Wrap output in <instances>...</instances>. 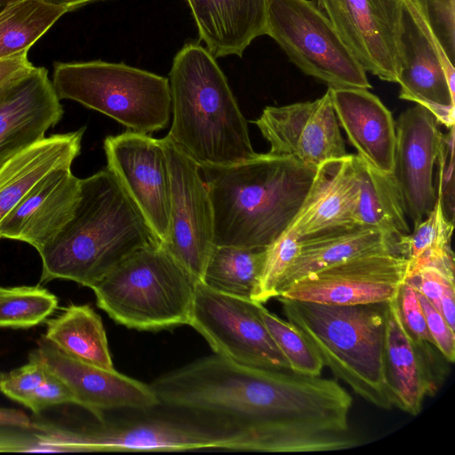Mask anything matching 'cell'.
<instances>
[{
	"mask_svg": "<svg viewBox=\"0 0 455 455\" xmlns=\"http://www.w3.org/2000/svg\"><path fill=\"white\" fill-rule=\"evenodd\" d=\"M0 427H12L21 429H33L35 425L22 411L0 407Z\"/></svg>",
	"mask_w": 455,
	"mask_h": 455,
	"instance_id": "cell-41",
	"label": "cell"
},
{
	"mask_svg": "<svg viewBox=\"0 0 455 455\" xmlns=\"http://www.w3.org/2000/svg\"><path fill=\"white\" fill-rule=\"evenodd\" d=\"M261 305L197 281L188 325L223 358L250 367L291 370L262 321Z\"/></svg>",
	"mask_w": 455,
	"mask_h": 455,
	"instance_id": "cell-9",
	"label": "cell"
},
{
	"mask_svg": "<svg viewBox=\"0 0 455 455\" xmlns=\"http://www.w3.org/2000/svg\"><path fill=\"white\" fill-rule=\"evenodd\" d=\"M299 241V237L288 228L266 247L264 263L252 300L264 304L278 297L280 281L298 253Z\"/></svg>",
	"mask_w": 455,
	"mask_h": 455,
	"instance_id": "cell-35",
	"label": "cell"
},
{
	"mask_svg": "<svg viewBox=\"0 0 455 455\" xmlns=\"http://www.w3.org/2000/svg\"><path fill=\"white\" fill-rule=\"evenodd\" d=\"M159 405L235 429L227 450L303 453L358 446L353 400L336 380L242 365L218 355L156 379Z\"/></svg>",
	"mask_w": 455,
	"mask_h": 455,
	"instance_id": "cell-1",
	"label": "cell"
},
{
	"mask_svg": "<svg viewBox=\"0 0 455 455\" xmlns=\"http://www.w3.org/2000/svg\"><path fill=\"white\" fill-rule=\"evenodd\" d=\"M398 48L399 98L423 106L447 129L454 126V65L415 0H403Z\"/></svg>",
	"mask_w": 455,
	"mask_h": 455,
	"instance_id": "cell-10",
	"label": "cell"
},
{
	"mask_svg": "<svg viewBox=\"0 0 455 455\" xmlns=\"http://www.w3.org/2000/svg\"><path fill=\"white\" fill-rule=\"evenodd\" d=\"M44 337L87 363L114 369L100 316L88 305H69L46 322Z\"/></svg>",
	"mask_w": 455,
	"mask_h": 455,
	"instance_id": "cell-28",
	"label": "cell"
},
{
	"mask_svg": "<svg viewBox=\"0 0 455 455\" xmlns=\"http://www.w3.org/2000/svg\"><path fill=\"white\" fill-rule=\"evenodd\" d=\"M359 198L355 212L357 225L377 228L399 239L410 233L400 190L392 173L379 172L355 155Z\"/></svg>",
	"mask_w": 455,
	"mask_h": 455,
	"instance_id": "cell-27",
	"label": "cell"
},
{
	"mask_svg": "<svg viewBox=\"0 0 455 455\" xmlns=\"http://www.w3.org/2000/svg\"><path fill=\"white\" fill-rule=\"evenodd\" d=\"M235 429L204 420L144 418L78 434L79 451L224 449Z\"/></svg>",
	"mask_w": 455,
	"mask_h": 455,
	"instance_id": "cell-18",
	"label": "cell"
},
{
	"mask_svg": "<svg viewBox=\"0 0 455 455\" xmlns=\"http://www.w3.org/2000/svg\"><path fill=\"white\" fill-rule=\"evenodd\" d=\"M409 261L395 252L360 255L312 272L279 297L333 305L385 303L394 299Z\"/></svg>",
	"mask_w": 455,
	"mask_h": 455,
	"instance_id": "cell-12",
	"label": "cell"
},
{
	"mask_svg": "<svg viewBox=\"0 0 455 455\" xmlns=\"http://www.w3.org/2000/svg\"><path fill=\"white\" fill-rule=\"evenodd\" d=\"M85 127L44 137L0 168V221L48 172L71 166L81 151Z\"/></svg>",
	"mask_w": 455,
	"mask_h": 455,
	"instance_id": "cell-26",
	"label": "cell"
},
{
	"mask_svg": "<svg viewBox=\"0 0 455 455\" xmlns=\"http://www.w3.org/2000/svg\"><path fill=\"white\" fill-rule=\"evenodd\" d=\"M259 313L272 339L287 360L290 369L304 375L320 376L324 367L323 363L303 334L290 322L283 321L269 312L263 304Z\"/></svg>",
	"mask_w": 455,
	"mask_h": 455,
	"instance_id": "cell-34",
	"label": "cell"
},
{
	"mask_svg": "<svg viewBox=\"0 0 455 455\" xmlns=\"http://www.w3.org/2000/svg\"><path fill=\"white\" fill-rule=\"evenodd\" d=\"M168 80L172 122L166 137L200 168L259 155L228 80L208 50L186 44L173 58Z\"/></svg>",
	"mask_w": 455,
	"mask_h": 455,
	"instance_id": "cell-4",
	"label": "cell"
},
{
	"mask_svg": "<svg viewBox=\"0 0 455 455\" xmlns=\"http://www.w3.org/2000/svg\"><path fill=\"white\" fill-rule=\"evenodd\" d=\"M68 11L45 0H15L0 10V60L28 53Z\"/></svg>",
	"mask_w": 455,
	"mask_h": 455,
	"instance_id": "cell-31",
	"label": "cell"
},
{
	"mask_svg": "<svg viewBox=\"0 0 455 455\" xmlns=\"http://www.w3.org/2000/svg\"><path fill=\"white\" fill-rule=\"evenodd\" d=\"M359 191L355 155L323 162L316 168L303 204L289 228L303 239L356 224Z\"/></svg>",
	"mask_w": 455,
	"mask_h": 455,
	"instance_id": "cell-21",
	"label": "cell"
},
{
	"mask_svg": "<svg viewBox=\"0 0 455 455\" xmlns=\"http://www.w3.org/2000/svg\"><path fill=\"white\" fill-rule=\"evenodd\" d=\"M28 361L62 380L71 390L75 404L102 421L103 411L114 409L147 410L159 405L150 385L81 361L60 350L44 336L28 355Z\"/></svg>",
	"mask_w": 455,
	"mask_h": 455,
	"instance_id": "cell-16",
	"label": "cell"
},
{
	"mask_svg": "<svg viewBox=\"0 0 455 455\" xmlns=\"http://www.w3.org/2000/svg\"><path fill=\"white\" fill-rule=\"evenodd\" d=\"M265 35L304 74L328 88L371 87L327 16L309 0H267Z\"/></svg>",
	"mask_w": 455,
	"mask_h": 455,
	"instance_id": "cell-8",
	"label": "cell"
},
{
	"mask_svg": "<svg viewBox=\"0 0 455 455\" xmlns=\"http://www.w3.org/2000/svg\"><path fill=\"white\" fill-rule=\"evenodd\" d=\"M46 2L66 9L68 12L79 8L86 4L99 0H45Z\"/></svg>",
	"mask_w": 455,
	"mask_h": 455,
	"instance_id": "cell-43",
	"label": "cell"
},
{
	"mask_svg": "<svg viewBox=\"0 0 455 455\" xmlns=\"http://www.w3.org/2000/svg\"><path fill=\"white\" fill-rule=\"evenodd\" d=\"M376 252L399 254L398 242L377 228L356 224L300 239L298 253L280 281L278 297L295 281L312 272Z\"/></svg>",
	"mask_w": 455,
	"mask_h": 455,
	"instance_id": "cell-24",
	"label": "cell"
},
{
	"mask_svg": "<svg viewBox=\"0 0 455 455\" xmlns=\"http://www.w3.org/2000/svg\"><path fill=\"white\" fill-rule=\"evenodd\" d=\"M196 282L157 242L132 253L92 290L116 323L160 331L188 324Z\"/></svg>",
	"mask_w": 455,
	"mask_h": 455,
	"instance_id": "cell-6",
	"label": "cell"
},
{
	"mask_svg": "<svg viewBox=\"0 0 455 455\" xmlns=\"http://www.w3.org/2000/svg\"><path fill=\"white\" fill-rule=\"evenodd\" d=\"M58 304L57 297L39 285L0 287V328L38 325L54 312Z\"/></svg>",
	"mask_w": 455,
	"mask_h": 455,
	"instance_id": "cell-33",
	"label": "cell"
},
{
	"mask_svg": "<svg viewBox=\"0 0 455 455\" xmlns=\"http://www.w3.org/2000/svg\"><path fill=\"white\" fill-rule=\"evenodd\" d=\"M171 179L169 230L161 243L196 280L201 281L214 245L213 210L200 167L166 136Z\"/></svg>",
	"mask_w": 455,
	"mask_h": 455,
	"instance_id": "cell-11",
	"label": "cell"
},
{
	"mask_svg": "<svg viewBox=\"0 0 455 455\" xmlns=\"http://www.w3.org/2000/svg\"><path fill=\"white\" fill-rule=\"evenodd\" d=\"M34 66L28 53L0 60V88L29 71Z\"/></svg>",
	"mask_w": 455,
	"mask_h": 455,
	"instance_id": "cell-40",
	"label": "cell"
},
{
	"mask_svg": "<svg viewBox=\"0 0 455 455\" xmlns=\"http://www.w3.org/2000/svg\"><path fill=\"white\" fill-rule=\"evenodd\" d=\"M47 371L38 363L28 361L20 368L0 372V392L21 404L44 380Z\"/></svg>",
	"mask_w": 455,
	"mask_h": 455,
	"instance_id": "cell-37",
	"label": "cell"
},
{
	"mask_svg": "<svg viewBox=\"0 0 455 455\" xmlns=\"http://www.w3.org/2000/svg\"><path fill=\"white\" fill-rule=\"evenodd\" d=\"M434 209L413 231L398 241V252L409 261L408 272L423 267H435L454 276V257L451 248L453 222L444 213L441 188H436Z\"/></svg>",
	"mask_w": 455,
	"mask_h": 455,
	"instance_id": "cell-29",
	"label": "cell"
},
{
	"mask_svg": "<svg viewBox=\"0 0 455 455\" xmlns=\"http://www.w3.org/2000/svg\"><path fill=\"white\" fill-rule=\"evenodd\" d=\"M265 253L266 248L214 244L200 282L219 292L252 300Z\"/></svg>",
	"mask_w": 455,
	"mask_h": 455,
	"instance_id": "cell-30",
	"label": "cell"
},
{
	"mask_svg": "<svg viewBox=\"0 0 455 455\" xmlns=\"http://www.w3.org/2000/svg\"><path fill=\"white\" fill-rule=\"evenodd\" d=\"M103 148L107 167L163 243L169 230L171 179L161 139L128 130L107 136Z\"/></svg>",
	"mask_w": 455,
	"mask_h": 455,
	"instance_id": "cell-13",
	"label": "cell"
},
{
	"mask_svg": "<svg viewBox=\"0 0 455 455\" xmlns=\"http://www.w3.org/2000/svg\"><path fill=\"white\" fill-rule=\"evenodd\" d=\"M52 82L60 100L76 101L130 131L148 134L169 124V80L152 72L102 60L57 62Z\"/></svg>",
	"mask_w": 455,
	"mask_h": 455,
	"instance_id": "cell-7",
	"label": "cell"
},
{
	"mask_svg": "<svg viewBox=\"0 0 455 455\" xmlns=\"http://www.w3.org/2000/svg\"><path fill=\"white\" fill-rule=\"evenodd\" d=\"M81 196V179L71 166L44 175L1 220L0 238L18 240L40 251L73 217Z\"/></svg>",
	"mask_w": 455,
	"mask_h": 455,
	"instance_id": "cell-20",
	"label": "cell"
},
{
	"mask_svg": "<svg viewBox=\"0 0 455 455\" xmlns=\"http://www.w3.org/2000/svg\"><path fill=\"white\" fill-rule=\"evenodd\" d=\"M200 40L215 57L237 55L265 35L267 0H187Z\"/></svg>",
	"mask_w": 455,
	"mask_h": 455,
	"instance_id": "cell-23",
	"label": "cell"
},
{
	"mask_svg": "<svg viewBox=\"0 0 455 455\" xmlns=\"http://www.w3.org/2000/svg\"><path fill=\"white\" fill-rule=\"evenodd\" d=\"M328 89L339 124L356 156L371 168L392 173L395 122L391 112L368 89Z\"/></svg>",
	"mask_w": 455,
	"mask_h": 455,
	"instance_id": "cell-22",
	"label": "cell"
},
{
	"mask_svg": "<svg viewBox=\"0 0 455 455\" xmlns=\"http://www.w3.org/2000/svg\"><path fill=\"white\" fill-rule=\"evenodd\" d=\"M157 242L117 178L106 167L81 179V196L73 217L38 251L40 283L64 279L92 289L132 253Z\"/></svg>",
	"mask_w": 455,
	"mask_h": 455,
	"instance_id": "cell-2",
	"label": "cell"
},
{
	"mask_svg": "<svg viewBox=\"0 0 455 455\" xmlns=\"http://www.w3.org/2000/svg\"><path fill=\"white\" fill-rule=\"evenodd\" d=\"M68 403H75L71 390L59 378L47 372L44 380L31 393L23 405L38 414L48 407Z\"/></svg>",
	"mask_w": 455,
	"mask_h": 455,
	"instance_id": "cell-39",
	"label": "cell"
},
{
	"mask_svg": "<svg viewBox=\"0 0 455 455\" xmlns=\"http://www.w3.org/2000/svg\"><path fill=\"white\" fill-rule=\"evenodd\" d=\"M214 222V244L266 248L290 228L316 169L268 153L201 167Z\"/></svg>",
	"mask_w": 455,
	"mask_h": 455,
	"instance_id": "cell-3",
	"label": "cell"
},
{
	"mask_svg": "<svg viewBox=\"0 0 455 455\" xmlns=\"http://www.w3.org/2000/svg\"><path fill=\"white\" fill-rule=\"evenodd\" d=\"M455 284L448 283L443 292L440 299L439 311L455 331Z\"/></svg>",
	"mask_w": 455,
	"mask_h": 455,
	"instance_id": "cell-42",
	"label": "cell"
},
{
	"mask_svg": "<svg viewBox=\"0 0 455 455\" xmlns=\"http://www.w3.org/2000/svg\"><path fill=\"white\" fill-rule=\"evenodd\" d=\"M323 366L373 405L393 407L384 372L387 302L333 305L278 297Z\"/></svg>",
	"mask_w": 455,
	"mask_h": 455,
	"instance_id": "cell-5",
	"label": "cell"
},
{
	"mask_svg": "<svg viewBox=\"0 0 455 455\" xmlns=\"http://www.w3.org/2000/svg\"><path fill=\"white\" fill-rule=\"evenodd\" d=\"M13 1L15 0H0V10H2L4 6H6L8 4Z\"/></svg>",
	"mask_w": 455,
	"mask_h": 455,
	"instance_id": "cell-44",
	"label": "cell"
},
{
	"mask_svg": "<svg viewBox=\"0 0 455 455\" xmlns=\"http://www.w3.org/2000/svg\"><path fill=\"white\" fill-rule=\"evenodd\" d=\"M395 301L403 329L421 356L436 393L446 379L450 363L442 355L427 330L416 289L405 279L399 288Z\"/></svg>",
	"mask_w": 455,
	"mask_h": 455,
	"instance_id": "cell-32",
	"label": "cell"
},
{
	"mask_svg": "<svg viewBox=\"0 0 455 455\" xmlns=\"http://www.w3.org/2000/svg\"><path fill=\"white\" fill-rule=\"evenodd\" d=\"M46 68L29 71L0 88V168L45 137L64 110Z\"/></svg>",
	"mask_w": 455,
	"mask_h": 455,
	"instance_id": "cell-19",
	"label": "cell"
},
{
	"mask_svg": "<svg viewBox=\"0 0 455 455\" xmlns=\"http://www.w3.org/2000/svg\"><path fill=\"white\" fill-rule=\"evenodd\" d=\"M427 330L444 358L452 363L455 360V331L451 328L440 311L422 294L418 292Z\"/></svg>",
	"mask_w": 455,
	"mask_h": 455,
	"instance_id": "cell-38",
	"label": "cell"
},
{
	"mask_svg": "<svg viewBox=\"0 0 455 455\" xmlns=\"http://www.w3.org/2000/svg\"><path fill=\"white\" fill-rule=\"evenodd\" d=\"M253 124L273 156L316 169L327 160L348 155L329 89L315 100L267 106Z\"/></svg>",
	"mask_w": 455,
	"mask_h": 455,
	"instance_id": "cell-14",
	"label": "cell"
},
{
	"mask_svg": "<svg viewBox=\"0 0 455 455\" xmlns=\"http://www.w3.org/2000/svg\"><path fill=\"white\" fill-rule=\"evenodd\" d=\"M384 372L392 405L410 415L419 414L425 398L435 394L427 367L403 329L395 298L387 306Z\"/></svg>",
	"mask_w": 455,
	"mask_h": 455,
	"instance_id": "cell-25",
	"label": "cell"
},
{
	"mask_svg": "<svg viewBox=\"0 0 455 455\" xmlns=\"http://www.w3.org/2000/svg\"><path fill=\"white\" fill-rule=\"evenodd\" d=\"M449 60L455 59V0H415Z\"/></svg>",
	"mask_w": 455,
	"mask_h": 455,
	"instance_id": "cell-36",
	"label": "cell"
},
{
	"mask_svg": "<svg viewBox=\"0 0 455 455\" xmlns=\"http://www.w3.org/2000/svg\"><path fill=\"white\" fill-rule=\"evenodd\" d=\"M439 122L423 106L415 104L395 122V148L392 175L400 190L406 216L419 223L435 207L437 192L434 167L443 134Z\"/></svg>",
	"mask_w": 455,
	"mask_h": 455,
	"instance_id": "cell-17",
	"label": "cell"
},
{
	"mask_svg": "<svg viewBox=\"0 0 455 455\" xmlns=\"http://www.w3.org/2000/svg\"><path fill=\"white\" fill-rule=\"evenodd\" d=\"M365 71L397 83L403 0H316Z\"/></svg>",
	"mask_w": 455,
	"mask_h": 455,
	"instance_id": "cell-15",
	"label": "cell"
}]
</instances>
